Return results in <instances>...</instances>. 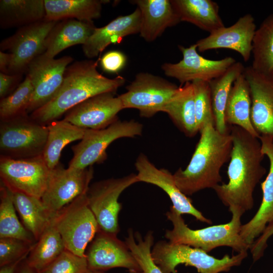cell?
I'll list each match as a JSON object with an SVG mask.
<instances>
[{
    "label": "cell",
    "instance_id": "1",
    "mask_svg": "<svg viewBox=\"0 0 273 273\" xmlns=\"http://www.w3.org/2000/svg\"><path fill=\"white\" fill-rule=\"evenodd\" d=\"M232 149L228 168L229 181L213 188L226 206L244 213L254 205V189L266 173L261 163L265 156L259 138L236 125L230 128Z\"/></svg>",
    "mask_w": 273,
    "mask_h": 273
},
{
    "label": "cell",
    "instance_id": "5",
    "mask_svg": "<svg viewBox=\"0 0 273 273\" xmlns=\"http://www.w3.org/2000/svg\"><path fill=\"white\" fill-rule=\"evenodd\" d=\"M247 254V251H243L232 257L225 254L218 259L201 249L165 241L157 242L151 250L153 261L163 273H177L176 267L180 264L194 267L199 273L228 271L239 265Z\"/></svg>",
    "mask_w": 273,
    "mask_h": 273
},
{
    "label": "cell",
    "instance_id": "32",
    "mask_svg": "<svg viewBox=\"0 0 273 273\" xmlns=\"http://www.w3.org/2000/svg\"><path fill=\"white\" fill-rule=\"evenodd\" d=\"M244 69L241 62H236L223 74L209 82L215 127L221 133L224 134L230 131L224 118L226 103L233 84L244 72Z\"/></svg>",
    "mask_w": 273,
    "mask_h": 273
},
{
    "label": "cell",
    "instance_id": "13",
    "mask_svg": "<svg viewBox=\"0 0 273 273\" xmlns=\"http://www.w3.org/2000/svg\"><path fill=\"white\" fill-rule=\"evenodd\" d=\"M73 60L69 56L55 59L42 54L30 63L26 73L32 82L33 93L27 109L28 114L45 105L57 95L66 69Z\"/></svg>",
    "mask_w": 273,
    "mask_h": 273
},
{
    "label": "cell",
    "instance_id": "39",
    "mask_svg": "<svg viewBox=\"0 0 273 273\" xmlns=\"http://www.w3.org/2000/svg\"><path fill=\"white\" fill-rule=\"evenodd\" d=\"M88 270L86 256L80 257L65 249L41 273H86Z\"/></svg>",
    "mask_w": 273,
    "mask_h": 273
},
{
    "label": "cell",
    "instance_id": "37",
    "mask_svg": "<svg viewBox=\"0 0 273 273\" xmlns=\"http://www.w3.org/2000/svg\"><path fill=\"white\" fill-rule=\"evenodd\" d=\"M33 93V87L32 82L29 77L26 75L24 80L14 92L1 99V120L10 119L27 113V109Z\"/></svg>",
    "mask_w": 273,
    "mask_h": 273
},
{
    "label": "cell",
    "instance_id": "28",
    "mask_svg": "<svg viewBox=\"0 0 273 273\" xmlns=\"http://www.w3.org/2000/svg\"><path fill=\"white\" fill-rule=\"evenodd\" d=\"M103 0H44V19L58 21L76 19L80 21L93 22L101 17Z\"/></svg>",
    "mask_w": 273,
    "mask_h": 273
},
{
    "label": "cell",
    "instance_id": "38",
    "mask_svg": "<svg viewBox=\"0 0 273 273\" xmlns=\"http://www.w3.org/2000/svg\"><path fill=\"white\" fill-rule=\"evenodd\" d=\"M195 95L196 119L199 131L209 122L214 123L209 83L203 80L192 82Z\"/></svg>",
    "mask_w": 273,
    "mask_h": 273
},
{
    "label": "cell",
    "instance_id": "15",
    "mask_svg": "<svg viewBox=\"0 0 273 273\" xmlns=\"http://www.w3.org/2000/svg\"><path fill=\"white\" fill-rule=\"evenodd\" d=\"M183 59L177 63H164L161 69L166 76L177 79L181 84L195 80L209 82L223 74L237 61L231 57L213 60L198 53L195 43L189 47L179 45Z\"/></svg>",
    "mask_w": 273,
    "mask_h": 273
},
{
    "label": "cell",
    "instance_id": "47",
    "mask_svg": "<svg viewBox=\"0 0 273 273\" xmlns=\"http://www.w3.org/2000/svg\"><path fill=\"white\" fill-rule=\"evenodd\" d=\"M86 273H104L100 271H91L88 270ZM128 273H143L142 271H129Z\"/></svg>",
    "mask_w": 273,
    "mask_h": 273
},
{
    "label": "cell",
    "instance_id": "24",
    "mask_svg": "<svg viewBox=\"0 0 273 273\" xmlns=\"http://www.w3.org/2000/svg\"><path fill=\"white\" fill-rule=\"evenodd\" d=\"M96 28L93 22L72 19L58 21L46 38L43 55L54 58L67 48L78 44H84Z\"/></svg>",
    "mask_w": 273,
    "mask_h": 273
},
{
    "label": "cell",
    "instance_id": "19",
    "mask_svg": "<svg viewBox=\"0 0 273 273\" xmlns=\"http://www.w3.org/2000/svg\"><path fill=\"white\" fill-rule=\"evenodd\" d=\"M244 75L250 87L251 121L257 132L273 138V74L245 67Z\"/></svg>",
    "mask_w": 273,
    "mask_h": 273
},
{
    "label": "cell",
    "instance_id": "42",
    "mask_svg": "<svg viewBox=\"0 0 273 273\" xmlns=\"http://www.w3.org/2000/svg\"><path fill=\"white\" fill-rule=\"evenodd\" d=\"M273 235V221L269 223L263 233L257 238L250 246V249L254 261L259 259L263 254L267 247V241Z\"/></svg>",
    "mask_w": 273,
    "mask_h": 273
},
{
    "label": "cell",
    "instance_id": "44",
    "mask_svg": "<svg viewBox=\"0 0 273 273\" xmlns=\"http://www.w3.org/2000/svg\"><path fill=\"white\" fill-rule=\"evenodd\" d=\"M11 61V55L0 51V71L1 72L9 74V68Z\"/></svg>",
    "mask_w": 273,
    "mask_h": 273
},
{
    "label": "cell",
    "instance_id": "40",
    "mask_svg": "<svg viewBox=\"0 0 273 273\" xmlns=\"http://www.w3.org/2000/svg\"><path fill=\"white\" fill-rule=\"evenodd\" d=\"M35 243L14 238H0V266L26 258Z\"/></svg>",
    "mask_w": 273,
    "mask_h": 273
},
{
    "label": "cell",
    "instance_id": "9",
    "mask_svg": "<svg viewBox=\"0 0 273 273\" xmlns=\"http://www.w3.org/2000/svg\"><path fill=\"white\" fill-rule=\"evenodd\" d=\"M178 87L159 76L140 72L126 86V92L118 97L124 109H136L141 117L149 118L163 112Z\"/></svg>",
    "mask_w": 273,
    "mask_h": 273
},
{
    "label": "cell",
    "instance_id": "35",
    "mask_svg": "<svg viewBox=\"0 0 273 273\" xmlns=\"http://www.w3.org/2000/svg\"><path fill=\"white\" fill-rule=\"evenodd\" d=\"M16 211L12 192L1 182L0 238H14L35 243L34 237L19 220Z\"/></svg>",
    "mask_w": 273,
    "mask_h": 273
},
{
    "label": "cell",
    "instance_id": "8",
    "mask_svg": "<svg viewBox=\"0 0 273 273\" xmlns=\"http://www.w3.org/2000/svg\"><path fill=\"white\" fill-rule=\"evenodd\" d=\"M143 125L134 120H117L107 127L86 129L80 142L72 147L73 155L68 167L84 169L103 163L107 158L106 150L115 140L142 134Z\"/></svg>",
    "mask_w": 273,
    "mask_h": 273
},
{
    "label": "cell",
    "instance_id": "6",
    "mask_svg": "<svg viewBox=\"0 0 273 273\" xmlns=\"http://www.w3.org/2000/svg\"><path fill=\"white\" fill-rule=\"evenodd\" d=\"M48 135L47 125L35 122L27 113L1 120V156L24 159L41 156Z\"/></svg>",
    "mask_w": 273,
    "mask_h": 273
},
{
    "label": "cell",
    "instance_id": "26",
    "mask_svg": "<svg viewBox=\"0 0 273 273\" xmlns=\"http://www.w3.org/2000/svg\"><path fill=\"white\" fill-rule=\"evenodd\" d=\"M251 98L248 82L244 72L234 81L228 99L224 113L227 124L239 126L253 136L259 134L251 121Z\"/></svg>",
    "mask_w": 273,
    "mask_h": 273
},
{
    "label": "cell",
    "instance_id": "18",
    "mask_svg": "<svg viewBox=\"0 0 273 273\" xmlns=\"http://www.w3.org/2000/svg\"><path fill=\"white\" fill-rule=\"evenodd\" d=\"M256 26L250 14H246L232 25L217 29L195 44L198 51L204 52L218 49H227L238 53L245 62L252 55L253 41Z\"/></svg>",
    "mask_w": 273,
    "mask_h": 273
},
{
    "label": "cell",
    "instance_id": "21",
    "mask_svg": "<svg viewBox=\"0 0 273 273\" xmlns=\"http://www.w3.org/2000/svg\"><path fill=\"white\" fill-rule=\"evenodd\" d=\"M263 154L269 160L268 173L261 184L262 200L257 212L247 223L241 226L240 235L250 247L264 231L268 224L273 221V138L261 135L259 138Z\"/></svg>",
    "mask_w": 273,
    "mask_h": 273
},
{
    "label": "cell",
    "instance_id": "14",
    "mask_svg": "<svg viewBox=\"0 0 273 273\" xmlns=\"http://www.w3.org/2000/svg\"><path fill=\"white\" fill-rule=\"evenodd\" d=\"M93 173L92 166L84 169L65 168L59 163L51 170L48 186L41 198L47 210L54 214L86 194Z\"/></svg>",
    "mask_w": 273,
    "mask_h": 273
},
{
    "label": "cell",
    "instance_id": "3",
    "mask_svg": "<svg viewBox=\"0 0 273 273\" xmlns=\"http://www.w3.org/2000/svg\"><path fill=\"white\" fill-rule=\"evenodd\" d=\"M192 158L185 169L174 174L176 185L186 196L205 189H213L222 181L220 169L231 157L232 137L230 131L222 134L214 123L205 124Z\"/></svg>",
    "mask_w": 273,
    "mask_h": 273
},
{
    "label": "cell",
    "instance_id": "31",
    "mask_svg": "<svg viewBox=\"0 0 273 273\" xmlns=\"http://www.w3.org/2000/svg\"><path fill=\"white\" fill-rule=\"evenodd\" d=\"M47 127L48 135L42 156L48 167L52 169L59 164L64 148L71 142L81 140L86 129L64 119L53 121Z\"/></svg>",
    "mask_w": 273,
    "mask_h": 273
},
{
    "label": "cell",
    "instance_id": "17",
    "mask_svg": "<svg viewBox=\"0 0 273 273\" xmlns=\"http://www.w3.org/2000/svg\"><path fill=\"white\" fill-rule=\"evenodd\" d=\"M115 93L99 94L82 102L65 113L64 120L84 129L105 128L118 120L124 109Z\"/></svg>",
    "mask_w": 273,
    "mask_h": 273
},
{
    "label": "cell",
    "instance_id": "2",
    "mask_svg": "<svg viewBox=\"0 0 273 273\" xmlns=\"http://www.w3.org/2000/svg\"><path fill=\"white\" fill-rule=\"evenodd\" d=\"M98 63V61L88 60L69 65L57 95L32 112L29 115L31 118L47 125L91 97L105 93H116L125 83V79L121 76L114 78L103 76L97 70Z\"/></svg>",
    "mask_w": 273,
    "mask_h": 273
},
{
    "label": "cell",
    "instance_id": "23",
    "mask_svg": "<svg viewBox=\"0 0 273 273\" xmlns=\"http://www.w3.org/2000/svg\"><path fill=\"white\" fill-rule=\"evenodd\" d=\"M141 14L139 34L147 42L154 41L168 27L180 22L170 0H134Z\"/></svg>",
    "mask_w": 273,
    "mask_h": 273
},
{
    "label": "cell",
    "instance_id": "25",
    "mask_svg": "<svg viewBox=\"0 0 273 273\" xmlns=\"http://www.w3.org/2000/svg\"><path fill=\"white\" fill-rule=\"evenodd\" d=\"M181 21L192 23L209 33L224 26L218 4L211 0H170Z\"/></svg>",
    "mask_w": 273,
    "mask_h": 273
},
{
    "label": "cell",
    "instance_id": "29",
    "mask_svg": "<svg viewBox=\"0 0 273 273\" xmlns=\"http://www.w3.org/2000/svg\"><path fill=\"white\" fill-rule=\"evenodd\" d=\"M12 193L14 204L23 225L37 241L55 214L47 210L40 198L19 192Z\"/></svg>",
    "mask_w": 273,
    "mask_h": 273
},
{
    "label": "cell",
    "instance_id": "43",
    "mask_svg": "<svg viewBox=\"0 0 273 273\" xmlns=\"http://www.w3.org/2000/svg\"><path fill=\"white\" fill-rule=\"evenodd\" d=\"M23 74H7L0 73V97L4 98L13 92L21 80Z\"/></svg>",
    "mask_w": 273,
    "mask_h": 273
},
{
    "label": "cell",
    "instance_id": "12",
    "mask_svg": "<svg viewBox=\"0 0 273 273\" xmlns=\"http://www.w3.org/2000/svg\"><path fill=\"white\" fill-rule=\"evenodd\" d=\"M51 170L42 155L24 159L0 157L1 182L12 192L41 199L48 186Z\"/></svg>",
    "mask_w": 273,
    "mask_h": 273
},
{
    "label": "cell",
    "instance_id": "45",
    "mask_svg": "<svg viewBox=\"0 0 273 273\" xmlns=\"http://www.w3.org/2000/svg\"><path fill=\"white\" fill-rule=\"evenodd\" d=\"M26 258H22L10 264L0 266V273H15L19 263Z\"/></svg>",
    "mask_w": 273,
    "mask_h": 273
},
{
    "label": "cell",
    "instance_id": "41",
    "mask_svg": "<svg viewBox=\"0 0 273 273\" xmlns=\"http://www.w3.org/2000/svg\"><path fill=\"white\" fill-rule=\"evenodd\" d=\"M126 62V56L123 52L112 50L107 52L102 56L100 59V65L104 71L116 73L124 68Z\"/></svg>",
    "mask_w": 273,
    "mask_h": 273
},
{
    "label": "cell",
    "instance_id": "22",
    "mask_svg": "<svg viewBox=\"0 0 273 273\" xmlns=\"http://www.w3.org/2000/svg\"><path fill=\"white\" fill-rule=\"evenodd\" d=\"M141 14L137 7L131 14L119 16L106 25L96 28L82 45V51L88 58L98 56L110 44L119 43L122 38L139 33Z\"/></svg>",
    "mask_w": 273,
    "mask_h": 273
},
{
    "label": "cell",
    "instance_id": "36",
    "mask_svg": "<svg viewBox=\"0 0 273 273\" xmlns=\"http://www.w3.org/2000/svg\"><path fill=\"white\" fill-rule=\"evenodd\" d=\"M125 243L139 264L143 273H163L153 261L151 250L154 244V236L152 231L147 232L143 238L138 232L129 229Z\"/></svg>",
    "mask_w": 273,
    "mask_h": 273
},
{
    "label": "cell",
    "instance_id": "7",
    "mask_svg": "<svg viewBox=\"0 0 273 273\" xmlns=\"http://www.w3.org/2000/svg\"><path fill=\"white\" fill-rule=\"evenodd\" d=\"M66 249L80 257L99 230L87 203L86 193L79 196L53 217Z\"/></svg>",
    "mask_w": 273,
    "mask_h": 273
},
{
    "label": "cell",
    "instance_id": "33",
    "mask_svg": "<svg viewBox=\"0 0 273 273\" xmlns=\"http://www.w3.org/2000/svg\"><path fill=\"white\" fill-rule=\"evenodd\" d=\"M65 249L63 241L52 218L51 223L35 242L25 261L30 267L41 273Z\"/></svg>",
    "mask_w": 273,
    "mask_h": 273
},
{
    "label": "cell",
    "instance_id": "4",
    "mask_svg": "<svg viewBox=\"0 0 273 273\" xmlns=\"http://www.w3.org/2000/svg\"><path fill=\"white\" fill-rule=\"evenodd\" d=\"M229 209L232 214L229 222L192 230L185 223L181 214L171 206L166 215L173 228L166 231L165 237L171 243L188 245L207 253L220 246L231 247L238 253L247 251L250 246L240 235L241 217L244 213L237 208Z\"/></svg>",
    "mask_w": 273,
    "mask_h": 273
},
{
    "label": "cell",
    "instance_id": "46",
    "mask_svg": "<svg viewBox=\"0 0 273 273\" xmlns=\"http://www.w3.org/2000/svg\"><path fill=\"white\" fill-rule=\"evenodd\" d=\"M25 259L19 263L15 273H38L27 264Z\"/></svg>",
    "mask_w": 273,
    "mask_h": 273
},
{
    "label": "cell",
    "instance_id": "30",
    "mask_svg": "<svg viewBox=\"0 0 273 273\" xmlns=\"http://www.w3.org/2000/svg\"><path fill=\"white\" fill-rule=\"evenodd\" d=\"M44 0H1L2 28L24 26L44 19Z\"/></svg>",
    "mask_w": 273,
    "mask_h": 273
},
{
    "label": "cell",
    "instance_id": "20",
    "mask_svg": "<svg viewBox=\"0 0 273 273\" xmlns=\"http://www.w3.org/2000/svg\"><path fill=\"white\" fill-rule=\"evenodd\" d=\"M135 167L139 181L158 186L162 189L170 199L172 206L180 214H188L197 220L211 224L210 219L206 218L192 203V201L184 195L175 184L173 174L168 170L156 167L144 154L136 159Z\"/></svg>",
    "mask_w": 273,
    "mask_h": 273
},
{
    "label": "cell",
    "instance_id": "27",
    "mask_svg": "<svg viewBox=\"0 0 273 273\" xmlns=\"http://www.w3.org/2000/svg\"><path fill=\"white\" fill-rule=\"evenodd\" d=\"M163 112L188 136H194L198 132L195 107V95L193 84L187 82L178 87L166 105Z\"/></svg>",
    "mask_w": 273,
    "mask_h": 273
},
{
    "label": "cell",
    "instance_id": "11",
    "mask_svg": "<svg viewBox=\"0 0 273 273\" xmlns=\"http://www.w3.org/2000/svg\"><path fill=\"white\" fill-rule=\"evenodd\" d=\"M57 22L44 19L21 27L1 41V51H9L11 55L9 74H23L26 72L30 63L45 52L46 38Z\"/></svg>",
    "mask_w": 273,
    "mask_h": 273
},
{
    "label": "cell",
    "instance_id": "34",
    "mask_svg": "<svg viewBox=\"0 0 273 273\" xmlns=\"http://www.w3.org/2000/svg\"><path fill=\"white\" fill-rule=\"evenodd\" d=\"M252 55L251 66L254 70L273 74V14L267 16L256 29Z\"/></svg>",
    "mask_w": 273,
    "mask_h": 273
},
{
    "label": "cell",
    "instance_id": "16",
    "mask_svg": "<svg viewBox=\"0 0 273 273\" xmlns=\"http://www.w3.org/2000/svg\"><path fill=\"white\" fill-rule=\"evenodd\" d=\"M88 269L99 271L122 267L129 271H142L125 242L117 235L101 230L90 242L85 253Z\"/></svg>",
    "mask_w": 273,
    "mask_h": 273
},
{
    "label": "cell",
    "instance_id": "10",
    "mask_svg": "<svg viewBox=\"0 0 273 273\" xmlns=\"http://www.w3.org/2000/svg\"><path fill=\"white\" fill-rule=\"evenodd\" d=\"M137 182L136 174L131 173L99 181L89 187L86 192L88 205L99 230L117 235L120 231L118 215L122 207L118 198L126 188Z\"/></svg>",
    "mask_w": 273,
    "mask_h": 273
}]
</instances>
